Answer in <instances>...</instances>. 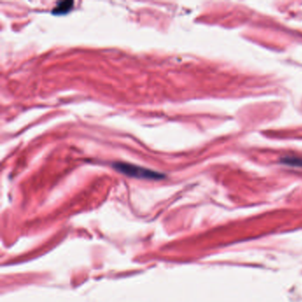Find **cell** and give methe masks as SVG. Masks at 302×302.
Masks as SVG:
<instances>
[{"mask_svg":"<svg viewBox=\"0 0 302 302\" xmlns=\"http://www.w3.org/2000/svg\"><path fill=\"white\" fill-rule=\"evenodd\" d=\"M114 169L121 172L123 175L132 176L135 178H142L148 180H160L164 178V175L156 172V171L148 170L140 166L132 165L130 163H116L114 164Z\"/></svg>","mask_w":302,"mask_h":302,"instance_id":"1","label":"cell"},{"mask_svg":"<svg viewBox=\"0 0 302 302\" xmlns=\"http://www.w3.org/2000/svg\"><path fill=\"white\" fill-rule=\"evenodd\" d=\"M73 1H62L57 4L53 10V14L54 15H65L68 13L73 7Z\"/></svg>","mask_w":302,"mask_h":302,"instance_id":"2","label":"cell"},{"mask_svg":"<svg viewBox=\"0 0 302 302\" xmlns=\"http://www.w3.org/2000/svg\"><path fill=\"white\" fill-rule=\"evenodd\" d=\"M283 164L294 166V167H302V159L296 157H285L281 160Z\"/></svg>","mask_w":302,"mask_h":302,"instance_id":"3","label":"cell"}]
</instances>
